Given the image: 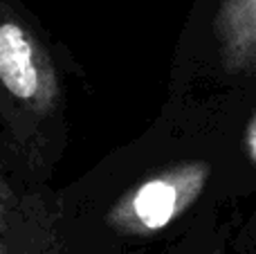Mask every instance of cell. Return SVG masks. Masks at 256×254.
<instances>
[{
  "instance_id": "obj_2",
  "label": "cell",
  "mask_w": 256,
  "mask_h": 254,
  "mask_svg": "<svg viewBox=\"0 0 256 254\" xmlns=\"http://www.w3.org/2000/svg\"><path fill=\"white\" fill-rule=\"evenodd\" d=\"M214 36L227 72L256 74V0H220Z\"/></svg>"
},
{
  "instance_id": "obj_4",
  "label": "cell",
  "mask_w": 256,
  "mask_h": 254,
  "mask_svg": "<svg viewBox=\"0 0 256 254\" xmlns=\"http://www.w3.org/2000/svg\"><path fill=\"white\" fill-rule=\"evenodd\" d=\"M248 148H250V156L256 162V115L252 117V122L248 124Z\"/></svg>"
},
{
  "instance_id": "obj_3",
  "label": "cell",
  "mask_w": 256,
  "mask_h": 254,
  "mask_svg": "<svg viewBox=\"0 0 256 254\" xmlns=\"http://www.w3.org/2000/svg\"><path fill=\"white\" fill-rule=\"evenodd\" d=\"M0 81L20 99L36 97L40 88L32 40L16 22L0 25Z\"/></svg>"
},
{
  "instance_id": "obj_1",
  "label": "cell",
  "mask_w": 256,
  "mask_h": 254,
  "mask_svg": "<svg viewBox=\"0 0 256 254\" xmlns=\"http://www.w3.org/2000/svg\"><path fill=\"white\" fill-rule=\"evenodd\" d=\"M209 180L207 162H180L142 182L124 200L117 220L137 234L166 228L184 214Z\"/></svg>"
}]
</instances>
